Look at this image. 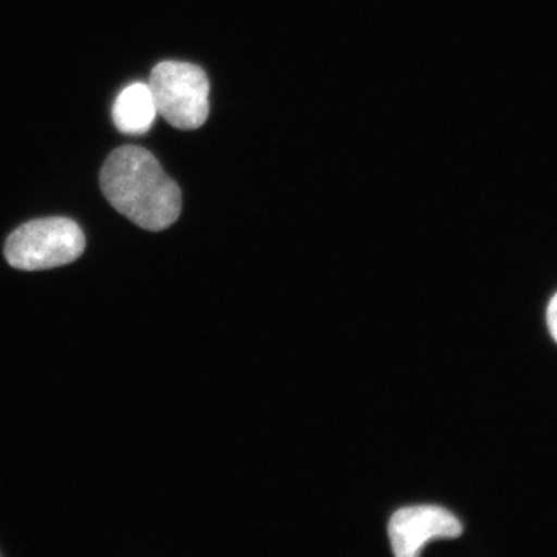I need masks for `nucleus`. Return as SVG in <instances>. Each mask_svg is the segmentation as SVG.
<instances>
[{"label":"nucleus","mask_w":557,"mask_h":557,"mask_svg":"<svg viewBox=\"0 0 557 557\" xmlns=\"http://www.w3.org/2000/svg\"><path fill=\"white\" fill-rule=\"evenodd\" d=\"M100 185L106 199L139 228L163 231L182 212V190L149 150L123 146L104 161Z\"/></svg>","instance_id":"1"},{"label":"nucleus","mask_w":557,"mask_h":557,"mask_svg":"<svg viewBox=\"0 0 557 557\" xmlns=\"http://www.w3.org/2000/svg\"><path fill=\"white\" fill-rule=\"evenodd\" d=\"M86 249L78 223L65 218L32 220L20 226L5 244L11 267L24 271L57 269L75 262Z\"/></svg>","instance_id":"2"},{"label":"nucleus","mask_w":557,"mask_h":557,"mask_svg":"<svg viewBox=\"0 0 557 557\" xmlns=\"http://www.w3.org/2000/svg\"><path fill=\"white\" fill-rule=\"evenodd\" d=\"M149 89L157 115L180 131L203 126L209 115L207 73L189 62L164 61L150 73Z\"/></svg>","instance_id":"3"},{"label":"nucleus","mask_w":557,"mask_h":557,"mask_svg":"<svg viewBox=\"0 0 557 557\" xmlns=\"http://www.w3.org/2000/svg\"><path fill=\"white\" fill-rule=\"evenodd\" d=\"M460 520L440 507L398 509L388 522L392 549L398 557H416L428 542L461 536Z\"/></svg>","instance_id":"4"},{"label":"nucleus","mask_w":557,"mask_h":557,"mask_svg":"<svg viewBox=\"0 0 557 557\" xmlns=\"http://www.w3.org/2000/svg\"><path fill=\"white\" fill-rule=\"evenodd\" d=\"M113 123L124 135H143L152 127L157 116L156 102L148 84L126 87L113 106Z\"/></svg>","instance_id":"5"},{"label":"nucleus","mask_w":557,"mask_h":557,"mask_svg":"<svg viewBox=\"0 0 557 557\" xmlns=\"http://www.w3.org/2000/svg\"><path fill=\"white\" fill-rule=\"evenodd\" d=\"M547 322L549 333H552L553 339L557 343V293L555 298L549 302L548 311H547Z\"/></svg>","instance_id":"6"}]
</instances>
